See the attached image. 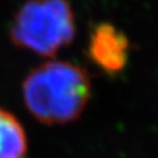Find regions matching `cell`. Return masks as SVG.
<instances>
[{"label":"cell","mask_w":158,"mask_h":158,"mask_svg":"<svg viewBox=\"0 0 158 158\" xmlns=\"http://www.w3.org/2000/svg\"><path fill=\"white\" fill-rule=\"evenodd\" d=\"M27 111L46 125H64L80 117L91 97L86 70L69 61L52 60L27 73L23 82Z\"/></svg>","instance_id":"6da1fadb"},{"label":"cell","mask_w":158,"mask_h":158,"mask_svg":"<svg viewBox=\"0 0 158 158\" xmlns=\"http://www.w3.org/2000/svg\"><path fill=\"white\" fill-rule=\"evenodd\" d=\"M128 41L125 34L113 25H97L90 37L89 55L91 60L108 73L123 69L127 62Z\"/></svg>","instance_id":"3957f363"},{"label":"cell","mask_w":158,"mask_h":158,"mask_svg":"<svg viewBox=\"0 0 158 158\" xmlns=\"http://www.w3.org/2000/svg\"><path fill=\"white\" fill-rule=\"evenodd\" d=\"M76 24L67 0H26L10 25L15 46L50 57L75 37Z\"/></svg>","instance_id":"7a4b0ae2"},{"label":"cell","mask_w":158,"mask_h":158,"mask_svg":"<svg viewBox=\"0 0 158 158\" xmlns=\"http://www.w3.org/2000/svg\"><path fill=\"white\" fill-rule=\"evenodd\" d=\"M27 152L26 133L20 121L0 107V158H25Z\"/></svg>","instance_id":"277c9868"}]
</instances>
